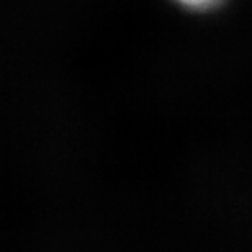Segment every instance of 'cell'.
<instances>
[{
  "mask_svg": "<svg viewBox=\"0 0 252 252\" xmlns=\"http://www.w3.org/2000/svg\"><path fill=\"white\" fill-rule=\"evenodd\" d=\"M180 3L187 5V7H191V8H211L215 7V5L221 3L223 0H179Z\"/></svg>",
  "mask_w": 252,
  "mask_h": 252,
  "instance_id": "obj_1",
  "label": "cell"
}]
</instances>
